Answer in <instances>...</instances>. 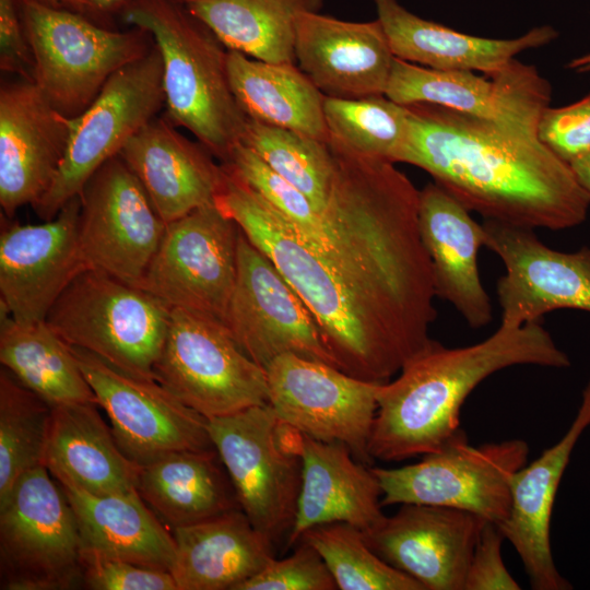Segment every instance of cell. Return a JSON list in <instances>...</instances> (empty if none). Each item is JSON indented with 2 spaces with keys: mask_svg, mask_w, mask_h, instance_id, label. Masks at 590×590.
Masks as SVG:
<instances>
[{
  "mask_svg": "<svg viewBox=\"0 0 590 590\" xmlns=\"http://www.w3.org/2000/svg\"><path fill=\"white\" fill-rule=\"evenodd\" d=\"M406 106L400 163L424 169L469 211L533 229L586 221L589 193L536 131L433 104Z\"/></svg>",
  "mask_w": 590,
  "mask_h": 590,
  "instance_id": "6da1fadb",
  "label": "cell"
},
{
  "mask_svg": "<svg viewBox=\"0 0 590 590\" xmlns=\"http://www.w3.org/2000/svg\"><path fill=\"white\" fill-rule=\"evenodd\" d=\"M222 167L215 205L297 292L314 315L339 369L385 384L433 342L420 339L379 298L305 241L260 194Z\"/></svg>",
  "mask_w": 590,
  "mask_h": 590,
  "instance_id": "7a4b0ae2",
  "label": "cell"
},
{
  "mask_svg": "<svg viewBox=\"0 0 590 590\" xmlns=\"http://www.w3.org/2000/svg\"><path fill=\"white\" fill-rule=\"evenodd\" d=\"M570 364L542 322L499 324L483 341L462 347L434 340L403 365L398 377L381 384L369 455L373 460L400 462L433 452L461 428L465 399L494 373L517 365Z\"/></svg>",
  "mask_w": 590,
  "mask_h": 590,
  "instance_id": "3957f363",
  "label": "cell"
},
{
  "mask_svg": "<svg viewBox=\"0 0 590 590\" xmlns=\"http://www.w3.org/2000/svg\"><path fill=\"white\" fill-rule=\"evenodd\" d=\"M119 12L161 52L165 117L225 162L247 120L229 84L228 49L180 0H127Z\"/></svg>",
  "mask_w": 590,
  "mask_h": 590,
  "instance_id": "277c9868",
  "label": "cell"
},
{
  "mask_svg": "<svg viewBox=\"0 0 590 590\" xmlns=\"http://www.w3.org/2000/svg\"><path fill=\"white\" fill-rule=\"evenodd\" d=\"M170 314V306L143 288L87 268L64 288L45 321L69 345L155 380Z\"/></svg>",
  "mask_w": 590,
  "mask_h": 590,
  "instance_id": "5b68a950",
  "label": "cell"
},
{
  "mask_svg": "<svg viewBox=\"0 0 590 590\" xmlns=\"http://www.w3.org/2000/svg\"><path fill=\"white\" fill-rule=\"evenodd\" d=\"M21 14L34 61L33 81L70 119L94 102L118 70L154 45L141 28L109 30L82 13L33 0H21Z\"/></svg>",
  "mask_w": 590,
  "mask_h": 590,
  "instance_id": "8992f818",
  "label": "cell"
},
{
  "mask_svg": "<svg viewBox=\"0 0 590 590\" xmlns=\"http://www.w3.org/2000/svg\"><path fill=\"white\" fill-rule=\"evenodd\" d=\"M529 446L509 439L472 446L462 428L416 463L371 468L381 506L421 504L471 512L500 526L511 504V481L528 462Z\"/></svg>",
  "mask_w": 590,
  "mask_h": 590,
  "instance_id": "52a82bcc",
  "label": "cell"
},
{
  "mask_svg": "<svg viewBox=\"0 0 590 590\" xmlns=\"http://www.w3.org/2000/svg\"><path fill=\"white\" fill-rule=\"evenodd\" d=\"M208 430L252 526L272 544L288 535L303 472L295 429L264 403L208 418Z\"/></svg>",
  "mask_w": 590,
  "mask_h": 590,
  "instance_id": "ba28073f",
  "label": "cell"
},
{
  "mask_svg": "<svg viewBox=\"0 0 590 590\" xmlns=\"http://www.w3.org/2000/svg\"><path fill=\"white\" fill-rule=\"evenodd\" d=\"M45 464L0 503V589L82 588L83 544L73 510Z\"/></svg>",
  "mask_w": 590,
  "mask_h": 590,
  "instance_id": "9c48e42d",
  "label": "cell"
},
{
  "mask_svg": "<svg viewBox=\"0 0 590 590\" xmlns=\"http://www.w3.org/2000/svg\"><path fill=\"white\" fill-rule=\"evenodd\" d=\"M155 380L206 420L268 403L266 370L248 357L219 318L172 308Z\"/></svg>",
  "mask_w": 590,
  "mask_h": 590,
  "instance_id": "30bf717a",
  "label": "cell"
},
{
  "mask_svg": "<svg viewBox=\"0 0 590 590\" xmlns=\"http://www.w3.org/2000/svg\"><path fill=\"white\" fill-rule=\"evenodd\" d=\"M164 105L163 61L154 44L143 57L118 70L94 102L70 119L64 157L50 188L33 205L36 214L44 221L54 219Z\"/></svg>",
  "mask_w": 590,
  "mask_h": 590,
  "instance_id": "8fae6325",
  "label": "cell"
},
{
  "mask_svg": "<svg viewBox=\"0 0 590 590\" xmlns=\"http://www.w3.org/2000/svg\"><path fill=\"white\" fill-rule=\"evenodd\" d=\"M223 322L243 352L263 369L285 353L338 368L307 305L240 229L236 281Z\"/></svg>",
  "mask_w": 590,
  "mask_h": 590,
  "instance_id": "7c38bea8",
  "label": "cell"
},
{
  "mask_svg": "<svg viewBox=\"0 0 590 590\" xmlns=\"http://www.w3.org/2000/svg\"><path fill=\"white\" fill-rule=\"evenodd\" d=\"M264 370L268 403L282 423L317 440L342 442L365 464L373 461L368 446L381 384L293 353L275 357Z\"/></svg>",
  "mask_w": 590,
  "mask_h": 590,
  "instance_id": "4fadbf2b",
  "label": "cell"
},
{
  "mask_svg": "<svg viewBox=\"0 0 590 590\" xmlns=\"http://www.w3.org/2000/svg\"><path fill=\"white\" fill-rule=\"evenodd\" d=\"M238 235L215 203L167 223L139 287L172 308L223 321L236 281Z\"/></svg>",
  "mask_w": 590,
  "mask_h": 590,
  "instance_id": "5bb4252c",
  "label": "cell"
},
{
  "mask_svg": "<svg viewBox=\"0 0 590 590\" xmlns=\"http://www.w3.org/2000/svg\"><path fill=\"white\" fill-rule=\"evenodd\" d=\"M71 346V345H70ZM121 451L140 467L177 451L215 449L208 420L156 380L129 375L71 346Z\"/></svg>",
  "mask_w": 590,
  "mask_h": 590,
  "instance_id": "9a60e30c",
  "label": "cell"
},
{
  "mask_svg": "<svg viewBox=\"0 0 590 590\" xmlns=\"http://www.w3.org/2000/svg\"><path fill=\"white\" fill-rule=\"evenodd\" d=\"M79 196L85 266L139 287L166 226L141 182L116 155L94 173Z\"/></svg>",
  "mask_w": 590,
  "mask_h": 590,
  "instance_id": "2e32d148",
  "label": "cell"
},
{
  "mask_svg": "<svg viewBox=\"0 0 590 590\" xmlns=\"http://www.w3.org/2000/svg\"><path fill=\"white\" fill-rule=\"evenodd\" d=\"M482 225L484 246L505 266L496 284L500 324L542 322L556 309L590 312V247L564 252L544 245L533 228L495 220Z\"/></svg>",
  "mask_w": 590,
  "mask_h": 590,
  "instance_id": "e0dca14e",
  "label": "cell"
},
{
  "mask_svg": "<svg viewBox=\"0 0 590 590\" xmlns=\"http://www.w3.org/2000/svg\"><path fill=\"white\" fill-rule=\"evenodd\" d=\"M385 95L401 105L433 104L538 132L552 87L534 66L516 58L499 70L476 74L394 57Z\"/></svg>",
  "mask_w": 590,
  "mask_h": 590,
  "instance_id": "ac0fdd59",
  "label": "cell"
},
{
  "mask_svg": "<svg viewBox=\"0 0 590 590\" xmlns=\"http://www.w3.org/2000/svg\"><path fill=\"white\" fill-rule=\"evenodd\" d=\"M80 196L42 224L2 226L0 306L21 323L45 321L50 308L84 269L79 224Z\"/></svg>",
  "mask_w": 590,
  "mask_h": 590,
  "instance_id": "d6986e66",
  "label": "cell"
},
{
  "mask_svg": "<svg viewBox=\"0 0 590 590\" xmlns=\"http://www.w3.org/2000/svg\"><path fill=\"white\" fill-rule=\"evenodd\" d=\"M486 521L468 511L402 504L375 527L362 531L385 562L424 590H463L468 566Z\"/></svg>",
  "mask_w": 590,
  "mask_h": 590,
  "instance_id": "ffe728a7",
  "label": "cell"
},
{
  "mask_svg": "<svg viewBox=\"0 0 590 590\" xmlns=\"http://www.w3.org/2000/svg\"><path fill=\"white\" fill-rule=\"evenodd\" d=\"M70 118L34 81L17 78L0 87V205L5 217L38 202L64 157Z\"/></svg>",
  "mask_w": 590,
  "mask_h": 590,
  "instance_id": "44dd1931",
  "label": "cell"
},
{
  "mask_svg": "<svg viewBox=\"0 0 590 590\" xmlns=\"http://www.w3.org/2000/svg\"><path fill=\"white\" fill-rule=\"evenodd\" d=\"M298 68L324 95H385L394 55L378 20L350 22L305 11L297 15L294 44Z\"/></svg>",
  "mask_w": 590,
  "mask_h": 590,
  "instance_id": "7402d4cb",
  "label": "cell"
},
{
  "mask_svg": "<svg viewBox=\"0 0 590 590\" xmlns=\"http://www.w3.org/2000/svg\"><path fill=\"white\" fill-rule=\"evenodd\" d=\"M590 426V377L581 403L567 432L511 481L507 519L497 526L518 553L534 590H570L556 568L551 547V518L564 472L581 435Z\"/></svg>",
  "mask_w": 590,
  "mask_h": 590,
  "instance_id": "603a6c76",
  "label": "cell"
},
{
  "mask_svg": "<svg viewBox=\"0 0 590 590\" xmlns=\"http://www.w3.org/2000/svg\"><path fill=\"white\" fill-rule=\"evenodd\" d=\"M470 212L436 182L420 190L418 228L436 296L450 303L476 329L491 323L493 306L477 266L484 228Z\"/></svg>",
  "mask_w": 590,
  "mask_h": 590,
  "instance_id": "cb8c5ba5",
  "label": "cell"
},
{
  "mask_svg": "<svg viewBox=\"0 0 590 590\" xmlns=\"http://www.w3.org/2000/svg\"><path fill=\"white\" fill-rule=\"evenodd\" d=\"M119 155L141 182L165 224L213 204L223 168L200 142L184 137L165 116L135 133Z\"/></svg>",
  "mask_w": 590,
  "mask_h": 590,
  "instance_id": "d4e9b609",
  "label": "cell"
},
{
  "mask_svg": "<svg viewBox=\"0 0 590 590\" xmlns=\"http://www.w3.org/2000/svg\"><path fill=\"white\" fill-rule=\"evenodd\" d=\"M295 447L303 472L287 546L298 543L304 532L316 526L344 522L366 531L385 517L376 475L355 460L346 445L317 440L295 430Z\"/></svg>",
  "mask_w": 590,
  "mask_h": 590,
  "instance_id": "484cf974",
  "label": "cell"
},
{
  "mask_svg": "<svg viewBox=\"0 0 590 590\" xmlns=\"http://www.w3.org/2000/svg\"><path fill=\"white\" fill-rule=\"evenodd\" d=\"M394 57L438 70L493 72L529 49L554 40L550 25L530 30L517 38L479 37L458 32L408 11L398 0H374Z\"/></svg>",
  "mask_w": 590,
  "mask_h": 590,
  "instance_id": "4316f807",
  "label": "cell"
},
{
  "mask_svg": "<svg viewBox=\"0 0 590 590\" xmlns=\"http://www.w3.org/2000/svg\"><path fill=\"white\" fill-rule=\"evenodd\" d=\"M170 530L177 590H237L273 558V544L240 508Z\"/></svg>",
  "mask_w": 590,
  "mask_h": 590,
  "instance_id": "83f0119b",
  "label": "cell"
},
{
  "mask_svg": "<svg viewBox=\"0 0 590 590\" xmlns=\"http://www.w3.org/2000/svg\"><path fill=\"white\" fill-rule=\"evenodd\" d=\"M55 480L73 510L83 550L170 570L175 558L173 534L138 491L99 495L66 479Z\"/></svg>",
  "mask_w": 590,
  "mask_h": 590,
  "instance_id": "f1b7e54d",
  "label": "cell"
},
{
  "mask_svg": "<svg viewBox=\"0 0 590 590\" xmlns=\"http://www.w3.org/2000/svg\"><path fill=\"white\" fill-rule=\"evenodd\" d=\"M96 402L51 405L44 464L93 494L138 491L141 467L119 448Z\"/></svg>",
  "mask_w": 590,
  "mask_h": 590,
  "instance_id": "f546056e",
  "label": "cell"
},
{
  "mask_svg": "<svg viewBox=\"0 0 590 590\" xmlns=\"http://www.w3.org/2000/svg\"><path fill=\"white\" fill-rule=\"evenodd\" d=\"M138 492L170 529L240 508L215 449L177 451L142 465Z\"/></svg>",
  "mask_w": 590,
  "mask_h": 590,
  "instance_id": "4dcf8cb0",
  "label": "cell"
},
{
  "mask_svg": "<svg viewBox=\"0 0 590 590\" xmlns=\"http://www.w3.org/2000/svg\"><path fill=\"white\" fill-rule=\"evenodd\" d=\"M232 91L247 117L327 142L324 95L295 63L227 52Z\"/></svg>",
  "mask_w": 590,
  "mask_h": 590,
  "instance_id": "1f68e13d",
  "label": "cell"
},
{
  "mask_svg": "<svg viewBox=\"0 0 590 590\" xmlns=\"http://www.w3.org/2000/svg\"><path fill=\"white\" fill-rule=\"evenodd\" d=\"M228 50L270 63H295L297 15L322 0H180Z\"/></svg>",
  "mask_w": 590,
  "mask_h": 590,
  "instance_id": "d6a6232c",
  "label": "cell"
},
{
  "mask_svg": "<svg viewBox=\"0 0 590 590\" xmlns=\"http://www.w3.org/2000/svg\"><path fill=\"white\" fill-rule=\"evenodd\" d=\"M0 311L3 367L50 405L96 402L71 346L46 321L21 323Z\"/></svg>",
  "mask_w": 590,
  "mask_h": 590,
  "instance_id": "836d02e7",
  "label": "cell"
},
{
  "mask_svg": "<svg viewBox=\"0 0 590 590\" xmlns=\"http://www.w3.org/2000/svg\"><path fill=\"white\" fill-rule=\"evenodd\" d=\"M51 405L0 369V503L16 481L44 464Z\"/></svg>",
  "mask_w": 590,
  "mask_h": 590,
  "instance_id": "e575fe53",
  "label": "cell"
},
{
  "mask_svg": "<svg viewBox=\"0 0 590 590\" xmlns=\"http://www.w3.org/2000/svg\"><path fill=\"white\" fill-rule=\"evenodd\" d=\"M329 135L350 150L400 163L409 135V110L386 95L361 98L324 96Z\"/></svg>",
  "mask_w": 590,
  "mask_h": 590,
  "instance_id": "d590c367",
  "label": "cell"
},
{
  "mask_svg": "<svg viewBox=\"0 0 590 590\" xmlns=\"http://www.w3.org/2000/svg\"><path fill=\"white\" fill-rule=\"evenodd\" d=\"M240 143L300 190L322 213L333 173L327 142L247 117Z\"/></svg>",
  "mask_w": 590,
  "mask_h": 590,
  "instance_id": "8d00e7d4",
  "label": "cell"
},
{
  "mask_svg": "<svg viewBox=\"0 0 590 590\" xmlns=\"http://www.w3.org/2000/svg\"><path fill=\"white\" fill-rule=\"evenodd\" d=\"M299 541L320 554L340 590H424L377 555L362 530L351 524L316 526L304 532Z\"/></svg>",
  "mask_w": 590,
  "mask_h": 590,
  "instance_id": "74e56055",
  "label": "cell"
},
{
  "mask_svg": "<svg viewBox=\"0 0 590 590\" xmlns=\"http://www.w3.org/2000/svg\"><path fill=\"white\" fill-rule=\"evenodd\" d=\"M221 164L281 213L305 241L327 255L333 250V234L321 213L252 150L238 143Z\"/></svg>",
  "mask_w": 590,
  "mask_h": 590,
  "instance_id": "f35d334b",
  "label": "cell"
},
{
  "mask_svg": "<svg viewBox=\"0 0 590 590\" xmlns=\"http://www.w3.org/2000/svg\"><path fill=\"white\" fill-rule=\"evenodd\" d=\"M337 583L320 554L299 541L290 556L272 558L237 590H335Z\"/></svg>",
  "mask_w": 590,
  "mask_h": 590,
  "instance_id": "ab89813d",
  "label": "cell"
},
{
  "mask_svg": "<svg viewBox=\"0 0 590 590\" xmlns=\"http://www.w3.org/2000/svg\"><path fill=\"white\" fill-rule=\"evenodd\" d=\"M82 588L92 590H177L168 570L141 566L90 551L82 553Z\"/></svg>",
  "mask_w": 590,
  "mask_h": 590,
  "instance_id": "60d3db41",
  "label": "cell"
},
{
  "mask_svg": "<svg viewBox=\"0 0 590 590\" xmlns=\"http://www.w3.org/2000/svg\"><path fill=\"white\" fill-rule=\"evenodd\" d=\"M538 135L566 162L590 152V92L563 107L548 106L542 114Z\"/></svg>",
  "mask_w": 590,
  "mask_h": 590,
  "instance_id": "b9f144b4",
  "label": "cell"
},
{
  "mask_svg": "<svg viewBox=\"0 0 590 590\" xmlns=\"http://www.w3.org/2000/svg\"><path fill=\"white\" fill-rule=\"evenodd\" d=\"M504 540V534L495 523H484L471 555L463 590L521 589L503 562Z\"/></svg>",
  "mask_w": 590,
  "mask_h": 590,
  "instance_id": "7bdbcfd3",
  "label": "cell"
},
{
  "mask_svg": "<svg viewBox=\"0 0 590 590\" xmlns=\"http://www.w3.org/2000/svg\"><path fill=\"white\" fill-rule=\"evenodd\" d=\"M0 69L33 81L34 61L21 14V0H0Z\"/></svg>",
  "mask_w": 590,
  "mask_h": 590,
  "instance_id": "ee69618b",
  "label": "cell"
},
{
  "mask_svg": "<svg viewBox=\"0 0 590 590\" xmlns=\"http://www.w3.org/2000/svg\"><path fill=\"white\" fill-rule=\"evenodd\" d=\"M578 181L590 196V152L569 162Z\"/></svg>",
  "mask_w": 590,
  "mask_h": 590,
  "instance_id": "f6af8a7d",
  "label": "cell"
},
{
  "mask_svg": "<svg viewBox=\"0 0 590 590\" xmlns=\"http://www.w3.org/2000/svg\"><path fill=\"white\" fill-rule=\"evenodd\" d=\"M90 17L119 12L127 0H86Z\"/></svg>",
  "mask_w": 590,
  "mask_h": 590,
  "instance_id": "bcb514c9",
  "label": "cell"
},
{
  "mask_svg": "<svg viewBox=\"0 0 590 590\" xmlns=\"http://www.w3.org/2000/svg\"><path fill=\"white\" fill-rule=\"evenodd\" d=\"M40 4L57 8L66 9L73 12L82 13L90 17V11L86 0H33Z\"/></svg>",
  "mask_w": 590,
  "mask_h": 590,
  "instance_id": "7dc6e473",
  "label": "cell"
},
{
  "mask_svg": "<svg viewBox=\"0 0 590 590\" xmlns=\"http://www.w3.org/2000/svg\"><path fill=\"white\" fill-rule=\"evenodd\" d=\"M567 68L579 73L590 71V52L576 57L567 63Z\"/></svg>",
  "mask_w": 590,
  "mask_h": 590,
  "instance_id": "c3c4849f",
  "label": "cell"
}]
</instances>
